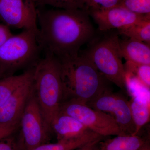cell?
Wrapping results in <instances>:
<instances>
[{
  "label": "cell",
  "instance_id": "obj_2",
  "mask_svg": "<svg viewBox=\"0 0 150 150\" xmlns=\"http://www.w3.org/2000/svg\"><path fill=\"white\" fill-rule=\"evenodd\" d=\"M63 101L74 100L86 104L110 89L109 81L83 55L59 60Z\"/></svg>",
  "mask_w": 150,
  "mask_h": 150
},
{
  "label": "cell",
  "instance_id": "obj_17",
  "mask_svg": "<svg viewBox=\"0 0 150 150\" xmlns=\"http://www.w3.org/2000/svg\"><path fill=\"white\" fill-rule=\"evenodd\" d=\"M103 138L104 137L93 131H90L76 139L67 142H57L56 143H46L31 150H74L89 142Z\"/></svg>",
  "mask_w": 150,
  "mask_h": 150
},
{
  "label": "cell",
  "instance_id": "obj_27",
  "mask_svg": "<svg viewBox=\"0 0 150 150\" xmlns=\"http://www.w3.org/2000/svg\"><path fill=\"white\" fill-rule=\"evenodd\" d=\"M8 72V71L1 65L0 64V79L6 76V73Z\"/></svg>",
  "mask_w": 150,
  "mask_h": 150
},
{
  "label": "cell",
  "instance_id": "obj_6",
  "mask_svg": "<svg viewBox=\"0 0 150 150\" xmlns=\"http://www.w3.org/2000/svg\"><path fill=\"white\" fill-rule=\"evenodd\" d=\"M60 111L76 118L90 130L104 138L123 135L111 115L85 103L74 100H65L61 104Z\"/></svg>",
  "mask_w": 150,
  "mask_h": 150
},
{
  "label": "cell",
  "instance_id": "obj_5",
  "mask_svg": "<svg viewBox=\"0 0 150 150\" xmlns=\"http://www.w3.org/2000/svg\"><path fill=\"white\" fill-rule=\"evenodd\" d=\"M37 33L32 30H23L12 35L0 47V64L8 72L35 64L39 60L41 49Z\"/></svg>",
  "mask_w": 150,
  "mask_h": 150
},
{
  "label": "cell",
  "instance_id": "obj_16",
  "mask_svg": "<svg viewBox=\"0 0 150 150\" xmlns=\"http://www.w3.org/2000/svg\"><path fill=\"white\" fill-rule=\"evenodd\" d=\"M129 103L132 118L136 128L134 135H137L150 121L149 100L143 97L133 95Z\"/></svg>",
  "mask_w": 150,
  "mask_h": 150
},
{
  "label": "cell",
  "instance_id": "obj_11",
  "mask_svg": "<svg viewBox=\"0 0 150 150\" xmlns=\"http://www.w3.org/2000/svg\"><path fill=\"white\" fill-rule=\"evenodd\" d=\"M50 129L56 134L57 142L76 139L91 131L76 118L60 111L52 120Z\"/></svg>",
  "mask_w": 150,
  "mask_h": 150
},
{
  "label": "cell",
  "instance_id": "obj_4",
  "mask_svg": "<svg viewBox=\"0 0 150 150\" xmlns=\"http://www.w3.org/2000/svg\"><path fill=\"white\" fill-rule=\"evenodd\" d=\"M100 37L93 38L83 55L93 64L108 81L123 90L127 89V73L120 54L118 31H105Z\"/></svg>",
  "mask_w": 150,
  "mask_h": 150
},
{
  "label": "cell",
  "instance_id": "obj_9",
  "mask_svg": "<svg viewBox=\"0 0 150 150\" xmlns=\"http://www.w3.org/2000/svg\"><path fill=\"white\" fill-rule=\"evenodd\" d=\"M100 32L126 28L150 15L134 13L119 6L112 8L92 11L88 13Z\"/></svg>",
  "mask_w": 150,
  "mask_h": 150
},
{
  "label": "cell",
  "instance_id": "obj_12",
  "mask_svg": "<svg viewBox=\"0 0 150 150\" xmlns=\"http://www.w3.org/2000/svg\"><path fill=\"white\" fill-rule=\"evenodd\" d=\"M107 113L115 119L123 135H134L136 128L130 103L124 95L118 93L117 98L109 108Z\"/></svg>",
  "mask_w": 150,
  "mask_h": 150
},
{
  "label": "cell",
  "instance_id": "obj_10",
  "mask_svg": "<svg viewBox=\"0 0 150 150\" xmlns=\"http://www.w3.org/2000/svg\"><path fill=\"white\" fill-rule=\"evenodd\" d=\"M32 78L33 76L0 106V123H20L25 105L32 93Z\"/></svg>",
  "mask_w": 150,
  "mask_h": 150
},
{
  "label": "cell",
  "instance_id": "obj_20",
  "mask_svg": "<svg viewBox=\"0 0 150 150\" xmlns=\"http://www.w3.org/2000/svg\"><path fill=\"white\" fill-rule=\"evenodd\" d=\"M120 6L135 13L150 15V0H123Z\"/></svg>",
  "mask_w": 150,
  "mask_h": 150
},
{
  "label": "cell",
  "instance_id": "obj_25",
  "mask_svg": "<svg viewBox=\"0 0 150 150\" xmlns=\"http://www.w3.org/2000/svg\"><path fill=\"white\" fill-rule=\"evenodd\" d=\"M13 35L9 27L4 23H0V47Z\"/></svg>",
  "mask_w": 150,
  "mask_h": 150
},
{
  "label": "cell",
  "instance_id": "obj_24",
  "mask_svg": "<svg viewBox=\"0 0 150 150\" xmlns=\"http://www.w3.org/2000/svg\"><path fill=\"white\" fill-rule=\"evenodd\" d=\"M0 150H22L18 141H16L12 136L0 140Z\"/></svg>",
  "mask_w": 150,
  "mask_h": 150
},
{
  "label": "cell",
  "instance_id": "obj_19",
  "mask_svg": "<svg viewBox=\"0 0 150 150\" xmlns=\"http://www.w3.org/2000/svg\"><path fill=\"white\" fill-rule=\"evenodd\" d=\"M123 0H81L79 9L88 13L92 11L107 9L120 6Z\"/></svg>",
  "mask_w": 150,
  "mask_h": 150
},
{
  "label": "cell",
  "instance_id": "obj_13",
  "mask_svg": "<svg viewBox=\"0 0 150 150\" xmlns=\"http://www.w3.org/2000/svg\"><path fill=\"white\" fill-rule=\"evenodd\" d=\"M120 54L127 62L139 65H150V45L129 38L119 42Z\"/></svg>",
  "mask_w": 150,
  "mask_h": 150
},
{
  "label": "cell",
  "instance_id": "obj_28",
  "mask_svg": "<svg viewBox=\"0 0 150 150\" xmlns=\"http://www.w3.org/2000/svg\"><path fill=\"white\" fill-rule=\"evenodd\" d=\"M140 150H150V142H148Z\"/></svg>",
  "mask_w": 150,
  "mask_h": 150
},
{
  "label": "cell",
  "instance_id": "obj_26",
  "mask_svg": "<svg viewBox=\"0 0 150 150\" xmlns=\"http://www.w3.org/2000/svg\"><path fill=\"white\" fill-rule=\"evenodd\" d=\"M104 138L94 140L74 150H100V142Z\"/></svg>",
  "mask_w": 150,
  "mask_h": 150
},
{
  "label": "cell",
  "instance_id": "obj_15",
  "mask_svg": "<svg viewBox=\"0 0 150 150\" xmlns=\"http://www.w3.org/2000/svg\"><path fill=\"white\" fill-rule=\"evenodd\" d=\"M34 66L21 74L9 75L0 79V106L19 88L32 77Z\"/></svg>",
  "mask_w": 150,
  "mask_h": 150
},
{
  "label": "cell",
  "instance_id": "obj_7",
  "mask_svg": "<svg viewBox=\"0 0 150 150\" xmlns=\"http://www.w3.org/2000/svg\"><path fill=\"white\" fill-rule=\"evenodd\" d=\"M21 128L19 144L22 150H31L48 143L49 132L33 90L20 121Z\"/></svg>",
  "mask_w": 150,
  "mask_h": 150
},
{
  "label": "cell",
  "instance_id": "obj_3",
  "mask_svg": "<svg viewBox=\"0 0 150 150\" xmlns=\"http://www.w3.org/2000/svg\"><path fill=\"white\" fill-rule=\"evenodd\" d=\"M33 92L49 129L52 120L60 112L63 101L61 64L57 57L45 54L34 65Z\"/></svg>",
  "mask_w": 150,
  "mask_h": 150
},
{
  "label": "cell",
  "instance_id": "obj_23",
  "mask_svg": "<svg viewBox=\"0 0 150 150\" xmlns=\"http://www.w3.org/2000/svg\"><path fill=\"white\" fill-rule=\"evenodd\" d=\"M19 124L20 123H0V140L12 136Z\"/></svg>",
  "mask_w": 150,
  "mask_h": 150
},
{
  "label": "cell",
  "instance_id": "obj_1",
  "mask_svg": "<svg viewBox=\"0 0 150 150\" xmlns=\"http://www.w3.org/2000/svg\"><path fill=\"white\" fill-rule=\"evenodd\" d=\"M38 27L40 49L59 60L78 56L96 35L89 15L80 9L38 8Z\"/></svg>",
  "mask_w": 150,
  "mask_h": 150
},
{
  "label": "cell",
  "instance_id": "obj_18",
  "mask_svg": "<svg viewBox=\"0 0 150 150\" xmlns=\"http://www.w3.org/2000/svg\"><path fill=\"white\" fill-rule=\"evenodd\" d=\"M118 34L129 38L150 44V16L134 23L131 26L117 30Z\"/></svg>",
  "mask_w": 150,
  "mask_h": 150
},
{
  "label": "cell",
  "instance_id": "obj_8",
  "mask_svg": "<svg viewBox=\"0 0 150 150\" xmlns=\"http://www.w3.org/2000/svg\"><path fill=\"white\" fill-rule=\"evenodd\" d=\"M0 21L10 28L38 32V7L34 0H0Z\"/></svg>",
  "mask_w": 150,
  "mask_h": 150
},
{
  "label": "cell",
  "instance_id": "obj_22",
  "mask_svg": "<svg viewBox=\"0 0 150 150\" xmlns=\"http://www.w3.org/2000/svg\"><path fill=\"white\" fill-rule=\"evenodd\" d=\"M36 5L41 7L50 6L54 8L79 9L81 0H34Z\"/></svg>",
  "mask_w": 150,
  "mask_h": 150
},
{
  "label": "cell",
  "instance_id": "obj_14",
  "mask_svg": "<svg viewBox=\"0 0 150 150\" xmlns=\"http://www.w3.org/2000/svg\"><path fill=\"white\" fill-rule=\"evenodd\" d=\"M149 137L137 135L116 136L101 140L100 150H140L148 142Z\"/></svg>",
  "mask_w": 150,
  "mask_h": 150
},
{
  "label": "cell",
  "instance_id": "obj_21",
  "mask_svg": "<svg viewBox=\"0 0 150 150\" xmlns=\"http://www.w3.org/2000/svg\"><path fill=\"white\" fill-rule=\"evenodd\" d=\"M127 67L134 73L138 80L149 90L150 87V65H139L127 62Z\"/></svg>",
  "mask_w": 150,
  "mask_h": 150
}]
</instances>
